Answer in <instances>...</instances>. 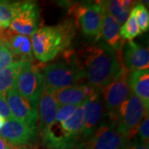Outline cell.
Listing matches in <instances>:
<instances>
[{
  "label": "cell",
  "instance_id": "cell-1",
  "mask_svg": "<svg viewBox=\"0 0 149 149\" xmlns=\"http://www.w3.org/2000/svg\"><path fill=\"white\" fill-rule=\"evenodd\" d=\"M74 60L87 84L98 91H103L124 66L122 57L105 43L85 47Z\"/></svg>",
  "mask_w": 149,
  "mask_h": 149
},
{
  "label": "cell",
  "instance_id": "cell-2",
  "mask_svg": "<svg viewBox=\"0 0 149 149\" xmlns=\"http://www.w3.org/2000/svg\"><path fill=\"white\" fill-rule=\"evenodd\" d=\"M74 35L73 22L66 20L57 26L39 28L32 36V48L35 58L49 62L71 44Z\"/></svg>",
  "mask_w": 149,
  "mask_h": 149
},
{
  "label": "cell",
  "instance_id": "cell-3",
  "mask_svg": "<svg viewBox=\"0 0 149 149\" xmlns=\"http://www.w3.org/2000/svg\"><path fill=\"white\" fill-rule=\"evenodd\" d=\"M44 85L52 91L62 90L76 85L84 79V74L77 65L74 56L67 61L47 65L42 70Z\"/></svg>",
  "mask_w": 149,
  "mask_h": 149
},
{
  "label": "cell",
  "instance_id": "cell-4",
  "mask_svg": "<svg viewBox=\"0 0 149 149\" xmlns=\"http://www.w3.org/2000/svg\"><path fill=\"white\" fill-rule=\"evenodd\" d=\"M147 115H148V109L139 97L131 92L112 121H114L118 130L129 139L137 133L139 126Z\"/></svg>",
  "mask_w": 149,
  "mask_h": 149
},
{
  "label": "cell",
  "instance_id": "cell-5",
  "mask_svg": "<svg viewBox=\"0 0 149 149\" xmlns=\"http://www.w3.org/2000/svg\"><path fill=\"white\" fill-rule=\"evenodd\" d=\"M78 28L85 37L96 42L100 38L103 5L100 2L74 4L70 8Z\"/></svg>",
  "mask_w": 149,
  "mask_h": 149
},
{
  "label": "cell",
  "instance_id": "cell-6",
  "mask_svg": "<svg viewBox=\"0 0 149 149\" xmlns=\"http://www.w3.org/2000/svg\"><path fill=\"white\" fill-rule=\"evenodd\" d=\"M128 70L125 65L111 82L103 89V101L109 117L113 120L120 106L131 94L128 85Z\"/></svg>",
  "mask_w": 149,
  "mask_h": 149
},
{
  "label": "cell",
  "instance_id": "cell-7",
  "mask_svg": "<svg viewBox=\"0 0 149 149\" xmlns=\"http://www.w3.org/2000/svg\"><path fill=\"white\" fill-rule=\"evenodd\" d=\"M43 86L44 80L40 67L33 63L32 60H27L17 77L16 90L32 104L37 106Z\"/></svg>",
  "mask_w": 149,
  "mask_h": 149
},
{
  "label": "cell",
  "instance_id": "cell-8",
  "mask_svg": "<svg viewBox=\"0 0 149 149\" xmlns=\"http://www.w3.org/2000/svg\"><path fill=\"white\" fill-rule=\"evenodd\" d=\"M127 138L118 130L114 121L102 123L85 143L87 149H124Z\"/></svg>",
  "mask_w": 149,
  "mask_h": 149
},
{
  "label": "cell",
  "instance_id": "cell-9",
  "mask_svg": "<svg viewBox=\"0 0 149 149\" xmlns=\"http://www.w3.org/2000/svg\"><path fill=\"white\" fill-rule=\"evenodd\" d=\"M40 9L33 1H21L14 18L9 25L11 32L23 36H30L39 29Z\"/></svg>",
  "mask_w": 149,
  "mask_h": 149
},
{
  "label": "cell",
  "instance_id": "cell-10",
  "mask_svg": "<svg viewBox=\"0 0 149 149\" xmlns=\"http://www.w3.org/2000/svg\"><path fill=\"white\" fill-rule=\"evenodd\" d=\"M37 136V127L11 118L0 129V137L13 147L31 145Z\"/></svg>",
  "mask_w": 149,
  "mask_h": 149
},
{
  "label": "cell",
  "instance_id": "cell-11",
  "mask_svg": "<svg viewBox=\"0 0 149 149\" xmlns=\"http://www.w3.org/2000/svg\"><path fill=\"white\" fill-rule=\"evenodd\" d=\"M6 95V100L13 118L37 127V106H35L27 99L22 96L15 87Z\"/></svg>",
  "mask_w": 149,
  "mask_h": 149
},
{
  "label": "cell",
  "instance_id": "cell-12",
  "mask_svg": "<svg viewBox=\"0 0 149 149\" xmlns=\"http://www.w3.org/2000/svg\"><path fill=\"white\" fill-rule=\"evenodd\" d=\"M38 100V131L42 138L55 122L58 109L53 91L44 85Z\"/></svg>",
  "mask_w": 149,
  "mask_h": 149
},
{
  "label": "cell",
  "instance_id": "cell-13",
  "mask_svg": "<svg viewBox=\"0 0 149 149\" xmlns=\"http://www.w3.org/2000/svg\"><path fill=\"white\" fill-rule=\"evenodd\" d=\"M85 105V123L81 137L84 141L91 138L92 134L100 126L103 117L104 109L100 92H97L84 102Z\"/></svg>",
  "mask_w": 149,
  "mask_h": 149
},
{
  "label": "cell",
  "instance_id": "cell-14",
  "mask_svg": "<svg viewBox=\"0 0 149 149\" xmlns=\"http://www.w3.org/2000/svg\"><path fill=\"white\" fill-rule=\"evenodd\" d=\"M97 92L88 84H76L62 90L53 91L58 105L81 104Z\"/></svg>",
  "mask_w": 149,
  "mask_h": 149
},
{
  "label": "cell",
  "instance_id": "cell-15",
  "mask_svg": "<svg viewBox=\"0 0 149 149\" xmlns=\"http://www.w3.org/2000/svg\"><path fill=\"white\" fill-rule=\"evenodd\" d=\"M123 65L128 70H148V49L139 45L134 42H128L123 47Z\"/></svg>",
  "mask_w": 149,
  "mask_h": 149
},
{
  "label": "cell",
  "instance_id": "cell-16",
  "mask_svg": "<svg viewBox=\"0 0 149 149\" xmlns=\"http://www.w3.org/2000/svg\"><path fill=\"white\" fill-rule=\"evenodd\" d=\"M2 44L8 47L17 60H32V42L27 36L19 35L3 29L2 33Z\"/></svg>",
  "mask_w": 149,
  "mask_h": 149
},
{
  "label": "cell",
  "instance_id": "cell-17",
  "mask_svg": "<svg viewBox=\"0 0 149 149\" xmlns=\"http://www.w3.org/2000/svg\"><path fill=\"white\" fill-rule=\"evenodd\" d=\"M100 37L104 40L107 46H109L113 51L117 52H122L124 41L120 36V25L113 17L107 13L104 7Z\"/></svg>",
  "mask_w": 149,
  "mask_h": 149
},
{
  "label": "cell",
  "instance_id": "cell-18",
  "mask_svg": "<svg viewBox=\"0 0 149 149\" xmlns=\"http://www.w3.org/2000/svg\"><path fill=\"white\" fill-rule=\"evenodd\" d=\"M128 85L133 95L139 97L147 109H149V70H140L128 73Z\"/></svg>",
  "mask_w": 149,
  "mask_h": 149
},
{
  "label": "cell",
  "instance_id": "cell-19",
  "mask_svg": "<svg viewBox=\"0 0 149 149\" xmlns=\"http://www.w3.org/2000/svg\"><path fill=\"white\" fill-rule=\"evenodd\" d=\"M85 123V105L81 104L74 113L65 122L60 123L70 142L80 141Z\"/></svg>",
  "mask_w": 149,
  "mask_h": 149
},
{
  "label": "cell",
  "instance_id": "cell-20",
  "mask_svg": "<svg viewBox=\"0 0 149 149\" xmlns=\"http://www.w3.org/2000/svg\"><path fill=\"white\" fill-rule=\"evenodd\" d=\"M27 60L15 61L9 66L0 72V95H6L16 87L17 77Z\"/></svg>",
  "mask_w": 149,
  "mask_h": 149
},
{
  "label": "cell",
  "instance_id": "cell-21",
  "mask_svg": "<svg viewBox=\"0 0 149 149\" xmlns=\"http://www.w3.org/2000/svg\"><path fill=\"white\" fill-rule=\"evenodd\" d=\"M102 4L107 13L113 17L119 25L127 21L131 13L122 5L121 1L119 0L102 1Z\"/></svg>",
  "mask_w": 149,
  "mask_h": 149
},
{
  "label": "cell",
  "instance_id": "cell-22",
  "mask_svg": "<svg viewBox=\"0 0 149 149\" xmlns=\"http://www.w3.org/2000/svg\"><path fill=\"white\" fill-rule=\"evenodd\" d=\"M19 2L0 1V28L6 29L16 15Z\"/></svg>",
  "mask_w": 149,
  "mask_h": 149
},
{
  "label": "cell",
  "instance_id": "cell-23",
  "mask_svg": "<svg viewBox=\"0 0 149 149\" xmlns=\"http://www.w3.org/2000/svg\"><path fill=\"white\" fill-rule=\"evenodd\" d=\"M141 34L137 21L135 19V17L132 13H130V15L120 28V36L123 41L128 40V42H132L134 38Z\"/></svg>",
  "mask_w": 149,
  "mask_h": 149
},
{
  "label": "cell",
  "instance_id": "cell-24",
  "mask_svg": "<svg viewBox=\"0 0 149 149\" xmlns=\"http://www.w3.org/2000/svg\"><path fill=\"white\" fill-rule=\"evenodd\" d=\"M131 13L135 17L141 33L147 32L149 28V13L146 6L143 3H137Z\"/></svg>",
  "mask_w": 149,
  "mask_h": 149
},
{
  "label": "cell",
  "instance_id": "cell-25",
  "mask_svg": "<svg viewBox=\"0 0 149 149\" xmlns=\"http://www.w3.org/2000/svg\"><path fill=\"white\" fill-rule=\"evenodd\" d=\"M80 105V104H74V105L65 104V105L58 106L56 118H55V123H62L66 120H68L74 114V112L76 111V109Z\"/></svg>",
  "mask_w": 149,
  "mask_h": 149
},
{
  "label": "cell",
  "instance_id": "cell-26",
  "mask_svg": "<svg viewBox=\"0 0 149 149\" xmlns=\"http://www.w3.org/2000/svg\"><path fill=\"white\" fill-rule=\"evenodd\" d=\"M14 55L6 47H0V72L14 62Z\"/></svg>",
  "mask_w": 149,
  "mask_h": 149
},
{
  "label": "cell",
  "instance_id": "cell-27",
  "mask_svg": "<svg viewBox=\"0 0 149 149\" xmlns=\"http://www.w3.org/2000/svg\"><path fill=\"white\" fill-rule=\"evenodd\" d=\"M137 133L142 143H148L149 139V118L147 115L138 128Z\"/></svg>",
  "mask_w": 149,
  "mask_h": 149
},
{
  "label": "cell",
  "instance_id": "cell-28",
  "mask_svg": "<svg viewBox=\"0 0 149 149\" xmlns=\"http://www.w3.org/2000/svg\"><path fill=\"white\" fill-rule=\"evenodd\" d=\"M6 95H0V116L4 118L6 120L13 118L9 107L6 100Z\"/></svg>",
  "mask_w": 149,
  "mask_h": 149
},
{
  "label": "cell",
  "instance_id": "cell-29",
  "mask_svg": "<svg viewBox=\"0 0 149 149\" xmlns=\"http://www.w3.org/2000/svg\"><path fill=\"white\" fill-rule=\"evenodd\" d=\"M56 149H87V148L84 142L74 141V142H70L68 143L64 144Z\"/></svg>",
  "mask_w": 149,
  "mask_h": 149
},
{
  "label": "cell",
  "instance_id": "cell-30",
  "mask_svg": "<svg viewBox=\"0 0 149 149\" xmlns=\"http://www.w3.org/2000/svg\"><path fill=\"white\" fill-rule=\"evenodd\" d=\"M124 149H149L148 143H139L133 145L126 146Z\"/></svg>",
  "mask_w": 149,
  "mask_h": 149
},
{
  "label": "cell",
  "instance_id": "cell-31",
  "mask_svg": "<svg viewBox=\"0 0 149 149\" xmlns=\"http://www.w3.org/2000/svg\"><path fill=\"white\" fill-rule=\"evenodd\" d=\"M121 1V0H120ZM135 1H131V0H122L121 1V3H122V5L126 8V9H128V11H131L133 10V6L135 5Z\"/></svg>",
  "mask_w": 149,
  "mask_h": 149
},
{
  "label": "cell",
  "instance_id": "cell-32",
  "mask_svg": "<svg viewBox=\"0 0 149 149\" xmlns=\"http://www.w3.org/2000/svg\"><path fill=\"white\" fill-rule=\"evenodd\" d=\"M0 149H14V147L9 145L5 140L0 137Z\"/></svg>",
  "mask_w": 149,
  "mask_h": 149
},
{
  "label": "cell",
  "instance_id": "cell-33",
  "mask_svg": "<svg viewBox=\"0 0 149 149\" xmlns=\"http://www.w3.org/2000/svg\"><path fill=\"white\" fill-rule=\"evenodd\" d=\"M6 121H7V120H6L4 118H3L2 116H0V129L3 127V125L5 124Z\"/></svg>",
  "mask_w": 149,
  "mask_h": 149
},
{
  "label": "cell",
  "instance_id": "cell-34",
  "mask_svg": "<svg viewBox=\"0 0 149 149\" xmlns=\"http://www.w3.org/2000/svg\"><path fill=\"white\" fill-rule=\"evenodd\" d=\"M28 149H41V148H40V147H39L38 145L31 144V145H29V148ZM46 149H47V148H46Z\"/></svg>",
  "mask_w": 149,
  "mask_h": 149
},
{
  "label": "cell",
  "instance_id": "cell-35",
  "mask_svg": "<svg viewBox=\"0 0 149 149\" xmlns=\"http://www.w3.org/2000/svg\"><path fill=\"white\" fill-rule=\"evenodd\" d=\"M2 47V43H1V41H0V47Z\"/></svg>",
  "mask_w": 149,
  "mask_h": 149
}]
</instances>
